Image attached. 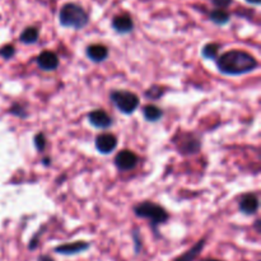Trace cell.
I'll return each mask as SVG.
<instances>
[{"label":"cell","instance_id":"obj_14","mask_svg":"<svg viewBox=\"0 0 261 261\" xmlns=\"http://www.w3.org/2000/svg\"><path fill=\"white\" fill-rule=\"evenodd\" d=\"M205 244H206V239L204 237V239L199 240V241L196 242L193 247H190L188 251L184 252V254L180 255L178 257H176L173 261H195L196 257L201 254V251H203L204 247H205Z\"/></svg>","mask_w":261,"mask_h":261},{"label":"cell","instance_id":"obj_7","mask_svg":"<svg viewBox=\"0 0 261 261\" xmlns=\"http://www.w3.org/2000/svg\"><path fill=\"white\" fill-rule=\"evenodd\" d=\"M139 163V157L130 149H122L115 155V166L121 172L134 170Z\"/></svg>","mask_w":261,"mask_h":261},{"label":"cell","instance_id":"obj_1","mask_svg":"<svg viewBox=\"0 0 261 261\" xmlns=\"http://www.w3.org/2000/svg\"><path fill=\"white\" fill-rule=\"evenodd\" d=\"M216 65L219 73L223 75L239 76L251 73L259 68V61L247 51L233 48L221 54V56L216 59Z\"/></svg>","mask_w":261,"mask_h":261},{"label":"cell","instance_id":"obj_18","mask_svg":"<svg viewBox=\"0 0 261 261\" xmlns=\"http://www.w3.org/2000/svg\"><path fill=\"white\" fill-rule=\"evenodd\" d=\"M221 43L218 42H208L201 48V56L206 60H216L218 58L219 50H221Z\"/></svg>","mask_w":261,"mask_h":261},{"label":"cell","instance_id":"obj_27","mask_svg":"<svg viewBox=\"0 0 261 261\" xmlns=\"http://www.w3.org/2000/svg\"><path fill=\"white\" fill-rule=\"evenodd\" d=\"M245 2H246L247 4L255 5V7H257V5L261 4V0H245Z\"/></svg>","mask_w":261,"mask_h":261},{"label":"cell","instance_id":"obj_2","mask_svg":"<svg viewBox=\"0 0 261 261\" xmlns=\"http://www.w3.org/2000/svg\"><path fill=\"white\" fill-rule=\"evenodd\" d=\"M59 23L64 28L81 31L88 25L89 14L79 3L68 2L61 5L59 10Z\"/></svg>","mask_w":261,"mask_h":261},{"label":"cell","instance_id":"obj_30","mask_svg":"<svg viewBox=\"0 0 261 261\" xmlns=\"http://www.w3.org/2000/svg\"><path fill=\"white\" fill-rule=\"evenodd\" d=\"M200 261H223V260L214 259V257H206V259H203V260H200Z\"/></svg>","mask_w":261,"mask_h":261},{"label":"cell","instance_id":"obj_16","mask_svg":"<svg viewBox=\"0 0 261 261\" xmlns=\"http://www.w3.org/2000/svg\"><path fill=\"white\" fill-rule=\"evenodd\" d=\"M208 14L209 20L217 25H226L228 24L229 20H231V13H229L228 10L217 9V8H214V9L211 10Z\"/></svg>","mask_w":261,"mask_h":261},{"label":"cell","instance_id":"obj_29","mask_svg":"<svg viewBox=\"0 0 261 261\" xmlns=\"http://www.w3.org/2000/svg\"><path fill=\"white\" fill-rule=\"evenodd\" d=\"M43 166H50L51 165V158L50 157H45L43 158Z\"/></svg>","mask_w":261,"mask_h":261},{"label":"cell","instance_id":"obj_5","mask_svg":"<svg viewBox=\"0 0 261 261\" xmlns=\"http://www.w3.org/2000/svg\"><path fill=\"white\" fill-rule=\"evenodd\" d=\"M110 99L114 106L124 115H133L139 107V97L126 89H114L110 92Z\"/></svg>","mask_w":261,"mask_h":261},{"label":"cell","instance_id":"obj_19","mask_svg":"<svg viewBox=\"0 0 261 261\" xmlns=\"http://www.w3.org/2000/svg\"><path fill=\"white\" fill-rule=\"evenodd\" d=\"M167 92V89L162 86H158V84H153L152 87L147 89L144 92V97L149 101H158L160 98H162L165 96V93Z\"/></svg>","mask_w":261,"mask_h":261},{"label":"cell","instance_id":"obj_24","mask_svg":"<svg viewBox=\"0 0 261 261\" xmlns=\"http://www.w3.org/2000/svg\"><path fill=\"white\" fill-rule=\"evenodd\" d=\"M234 3V0H211V4L214 5L217 9H224L227 10V8L231 7Z\"/></svg>","mask_w":261,"mask_h":261},{"label":"cell","instance_id":"obj_23","mask_svg":"<svg viewBox=\"0 0 261 261\" xmlns=\"http://www.w3.org/2000/svg\"><path fill=\"white\" fill-rule=\"evenodd\" d=\"M133 240H134V252L135 255H138L142 251V234L139 229L135 228L133 231Z\"/></svg>","mask_w":261,"mask_h":261},{"label":"cell","instance_id":"obj_8","mask_svg":"<svg viewBox=\"0 0 261 261\" xmlns=\"http://www.w3.org/2000/svg\"><path fill=\"white\" fill-rule=\"evenodd\" d=\"M87 120H88V122L91 124V126L99 130H107L114 125L112 117L102 109H97L89 112V114L87 115Z\"/></svg>","mask_w":261,"mask_h":261},{"label":"cell","instance_id":"obj_15","mask_svg":"<svg viewBox=\"0 0 261 261\" xmlns=\"http://www.w3.org/2000/svg\"><path fill=\"white\" fill-rule=\"evenodd\" d=\"M40 38V28L36 25H28L20 32L19 41L24 45H35Z\"/></svg>","mask_w":261,"mask_h":261},{"label":"cell","instance_id":"obj_25","mask_svg":"<svg viewBox=\"0 0 261 261\" xmlns=\"http://www.w3.org/2000/svg\"><path fill=\"white\" fill-rule=\"evenodd\" d=\"M41 234H42V229H40L38 232H36L35 236L31 239L30 244H28V249H30V251H35L36 249L38 247V245H40V237Z\"/></svg>","mask_w":261,"mask_h":261},{"label":"cell","instance_id":"obj_20","mask_svg":"<svg viewBox=\"0 0 261 261\" xmlns=\"http://www.w3.org/2000/svg\"><path fill=\"white\" fill-rule=\"evenodd\" d=\"M10 115L13 116H17L19 119H27L28 117V112H27V107H25L24 103H20V102H14V103L10 106V109L8 110Z\"/></svg>","mask_w":261,"mask_h":261},{"label":"cell","instance_id":"obj_4","mask_svg":"<svg viewBox=\"0 0 261 261\" xmlns=\"http://www.w3.org/2000/svg\"><path fill=\"white\" fill-rule=\"evenodd\" d=\"M172 144L182 155L198 154L203 147L201 137L198 133L184 132V130H177V133L173 135Z\"/></svg>","mask_w":261,"mask_h":261},{"label":"cell","instance_id":"obj_13","mask_svg":"<svg viewBox=\"0 0 261 261\" xmlns=\"http://www.w3.org/2000/svg\"><path fill=\"white\" fill-rule=\"evenodd\" d=\"M109 47L102 43H92L86 47V56L92 63H103L109 58Z\"/></svg>","mask_w":261,"mask_h":261},{"label":"cell","instance_id":"obj_3","mask_svg":"<svg viewBox=\"0 0 261 261\" xmlns=\"http://www.w3.org/2000/svg\"><path fill=\"white\" fill-rule=\"evenodd\" d=\"M133 211H134V214L138 218L149 221L150 227H152L155 236H158V228L167 223L168 219H170V214L162 205L150 200L138 203L133 208Z\"/></svg>","mask_w":261,"mask_h":261},{"label":"cell","instance_id":"obj_21","mask_svg":"<svg viewBox=\"0 0 261 261\" xmlns=\"http://www.w3.org/2000/svg\"><path fill=\"white\" fill-rule=\"evenodd\" d=\"M46 144H47V140L43 133H37V134L33 137V145H35V149L38 153H42L46 149Z\"/></svg>","mask_w":261,"mask_h":261},{"label":"cell","instance_id":"obj_10","mask_svg":"<svg viewBox=\"0 0 261 261\" xmlns=\"http://www.w3.org/2000/svg\"><path fill=\"white\" fill-rule=\"evenodd\" d=\"M89 247H91V242L74 241L54 247V252L63 255V256H74V255H79L82 252L87 251V250H89Z\"/></svg>","mask_w":261,"mask_h":261},{"label":"cell","instance_id":"obj_9","mask_svg":"<svg viewBox=\"0 0 261 261\" xmlns=\"http://www.w3.org/2000/svg\"><path fill=\"white\" fill-rule=\"evenodd\" d=\"M94 147L99 154H111L117 147V138L111 133H103L97 135L94 139Z\"/></svg>","mask_w":261,"mask_h":261},{"label":"cell","instance_id":"obj_28","mask_svg":"<svg viewBox=\"0 0 261 261\" xmlns=\"http://www.w3.org/2000/svg\"><path fill=\"white\" fill-rule=\"evenodd\" d=\"M260 219H256V221H255V228H256V231H257V233H261V229H260Z\"/></svg>","mask_w":261,"mask_h":261},{"label":"cell","instance_id":"obj_22","mask_svg":"<svg viewBox=\"0 0 261 261\" xmlns=\"http://www.w3.org/2000/svg\"><path fill=\"white\" fill-rule=\"evenodd\" d=\"M0 56L4 60H10V59H13L15 56V47L12 43H7V45H4L0 48Z\"/></svg>","mask_w":261,"mask_h":261},{"label":"cell","instance_id":"obj_12","mask_svg":"<svg viewBox=\"0 0 261 261\" xmlns=\"http://www.w3.org/2000/svg\"><path fill=\"white\" fill-rule=\"evenodd\" d=\"M36 63H37L38 68L43 71H54L60 65L59 56L50 50L42 51L36 59Z\"/></svg>","mask_w":261,"mask_h":261},{"label":"cell","instance_id":"obj_26","mask_svg":"<svg viewBox=\"0 0 261 261\" xmlns=\"http://www.w3.org/2000/svg\"><path fill=\"white\" fill-rule=\"evenodd\" d=\"M38 261H55V260H54L51 256H48V255H40V256H38Z\"/></svg>","mask_w":261,"mask_h":261},{"label":"cell","instance_id":"obj_11","mask_svg":"<svg viewBox=\"0 0 261 261\" xmlns=\"http://www.w3.org/2000/svg\"><path fill=\"white\" fill-rule=\"evenodd\" d=\"M260 208L259 196L254 193H247L241 196L239 201V211L245 216H252L257 213Z\"/></svg>","mask_w":261,"mask_h":261},{"label":"cell","instance_id":"obj_6","mask_svg":"<svg viewBox=\"0 0 261 261\" xmlns=\"http://www.w3.org/2000/svg\"><path fill=\"white\" fill-rule=\"evenodd\" d=\"M111 27L117 35H129L134 31L135 23L134 19H133L132 14L127 12L120 13V14H116L112 17L111 19Z\"/></svg>","mask_w":261,"mask_h":261},{"label":"cell","instance_id":"obj_17","mask_svg":"<svg viewBox=\"0 0 261 261\" xmlns=\"http://www.w3.org/2000/svg\"><path fill=\"white\" fill-rule=\"evenodd\" d=\"M143 116L148 122H157L163 117V110L155 105H145L143 107Z\"/></svg>","mask_w":261,"mask_h":261}]
</instances>
